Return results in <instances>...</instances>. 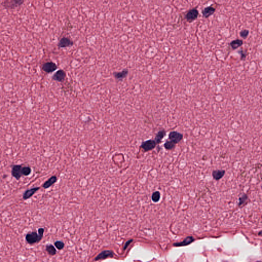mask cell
I'll return each mask as SVG.
<instances>
[{
	"mask_svg": "<svg viewBox=\"0 0 262 262\" xmlns=\"http://www.w3.org/2000/svg\"><path fill=\"white\" fill-rule=\"evenodd\" d=\"M243 44V41L239 39L232 40L230 43V45L231 46L232 49L234 50H236L238 48H239L241 46H242Z\"/></svg>",
	"mask_w": 262,
	"mask_h": 262,
	"instance_id": "18",
	"label": "cell"
},
{
	"mask_svg": "<svg viewBox=\"0 0 262 262\" xmlns=\"http://www.w3.org/2000/svg\"><path fill=\"white\" fill-rule=\"evenodd\" d=\"M56 181H57V177L56 176H53L43 184V187L45 189H48L49 187H51L53 184H54Z\"/></svg>",
	"mask_w": 262,
	"mask_h": 262,
	"instance_id": "16",
	"label": "cell"
},
{
	"mask_svg": "<svg viewBox=\"0 0 262 262\" xmlns=\"http://www.w3.org/2000/svg\"><path fill=\"white\" fill-rule=\"evenodd\" d=\"M216 11V9L212 6H208L204 8L202 11V14L203 17L205 18H208L209 17L214 14Z\"/></svg>",
	"mask_w": 262,
	"mask_h": 262,
	"instance_id": "10",
	"label": "cell"
},
{
	"mask_svg": "<svg viewBox=\"0 0 262 262\" xmlns=\"http://www.w3.org/2000/svg\"><path fill=\"white\" fill-rule=\"evenodd\" d=\"M164 148L167 150H171L174 149L176 146V144L174 143L173 141H167L164 144Z\"/></svg>",
	"mask_w": 262,
	"mask_h": 262,
	"instance_id": "20",
	"label": "cell"
},
{
	"mask_svg": "<svg viewBox=\"0 0 262 262\" xmlns=\"http://www.w3.org/2000/svg\"><path fill=\"white\" fill-rule=\"evenodd\" d=\"M24 167L22 165H13L11 169V174L17 180H19L23 176H25Z\"/></svg>",
	"mask_w": 262,
	"mask_h": 262,
	"instance_id": "3",
	"label": "cell"
},
{
	"mask_svg": "<svg viewBox=\"0 0 262 262\" xmlns=\"http://www.w3.org/2000/svg\"><path fill=\"white\" fill-rule=\"evenodd\" d=\"M160 199V193L159 192H154L152 196V200L154 202H158Z\"/></svg>",
	"mask_w": 262,
	"mask_h": 262,
	"instance_id": "21",
	"label": "cell"
},
{
	"mask_svg": "<svg viewBox=\"0 0 262 262\" xmlns=\"http://www.w3.org/2000/svg\"><path fill=\"white\" fill-rule=\"evenodd\" d=\"M249 31L247 29H244L240 31V35L243 39H246L249 35Z\"/></svg>",
	"mask_w": 262,
	"mask_h": 262,
	"instance_id": "22",
	"label": "cell"
},
{
	"mask_svg": "<svg viewBox=\"0 0 262 262\" xmlns=\"http://www.w3.org/2000/svg\"><path fill=\"white\" fill-rule=\"evenodd\" d=\"M73 44V42L69 38H63L58 43V46L61 48H66L72 46Z\"/></svg>",
	"mask_w": 262,
	"mask_h": 262,
	"instance_id": "11",
	"label": "cell"
},
{
	"mask_svg": "<svg viewBox=\"0 0 262 262\" xmlns=\"http://www.w3.org/2000/svg\"><path fill=\"white\" fill-rule=\"evenodd\" d=\"M199 15V11L196 8L192 9L187 11L185 19H187V21L189 23H192L194 21L196 20L198 17Z\"/></svg>",
	"mask_w": 262,
	"mask_h": 262,
	"instance_id": "4",
	"label": "cell"
},
{
	"mask_svg": "<svg viewBox=\"0 0 262 262\" xmlns=\"http://www.w3.org/2000/svg\"><path fill=\"white\" fill-rule=\"evenodd\" d=\"M66 73L64 71L60 70L57 71L54 75H53V78L54 80L60 82H62L64 81L66 78Z\"/></svg>",
	"mask_w": 262,
	"mask_h": 262,
	"instance_id": "12",
	"label": "cell"
},
{
	"mask_svg": "<svg viewBox=\"0 0 262 262\" xmlns=\"http://www.w3.org/2000/svg\"><path fill=\"white\" fill-rule=\"evenodd\" d=\"M156 144V141L154 140H148L143 142L141 144V147L144 151L148 152L154 149Z\"/></svg>",
	"mask_w": 262,
	"mask_h": 262,
	"instance_id": "5",
	"label": "cell"
},
{
	"mask_svg": "<svg viewBox=\"0 0 262 262\" xmlns=\"http://www.w3.org/2000/svg\"><path fill=\"white\" fill-rule=\"evenodd\" d=\"M46 250L48 252V254L51 255H54L56 253L55 247L52 244L47 245L46 246Z\"/></svg>",
	"mask_w": 262,
	"mask_h": 262,
	"instance_id": "19",
	"label": "cell"
},
{
	"mask_svg": "<svg viewBox=\"0 0 262 262\" xmlns=\"http://www.w3.org/2000/svg\"><path fill=\"white\" fill-rule=\"evenodd\" d=\"M43 70L47 73H51L56 70L57 66L53 62H47L43 66Z\"/></svg>",
	"mask_w": 262,
	"mask_h": 262,
	"instance_id": "8",
	"label": "cell"
},
{
	"mask_svg": "<svg viewBox=\"0 0 262 262\" xmlns=\"http://www.w3.org/2000/svg\"><path fill=\"white\" fill-rule=\"evenodd\" d=\"M133 240H129V241H128L127 242L125 243V245H124V249L125 250L126 249V248L129 246V245H130L131 243L132 242Z\"/></svg>",
	"mask_w": 262,
	"mask_h": 262,
	"instance_id": "25",
	"label": "cell"
},
{
	"mask_svg": "<svg viewBox=\"0 0 262 262\" xmlns=\"http://www.w3.org/2000/svg\"><path fill=\"white\" fill-rule=\"evenodd\" d=\"M113 253L112 251H111L110 250H105V251H103L102 252L100 253L99 255L95 257V261H98V260H103V259H107V257H113Z\"/></svg>",
	"mask_w": 262,
	"mask_h": 262,
	"instance_id": "9",
	"label": "cell"
},
{
	"mask_svg": "<svg viewBox=\"0 0 262 262\" xmlns=\"http://www.w3.org/2000/svg\"><path fill=\"white\" fill-rule=\"evenodd\" d=\"M24 2V0H4L1 3L3 7L7 9H14L20 7Z\"/></svg>",
	"mask_w": 262,
	"mask_h": 262,
	"instance_id": "2",
	"label": "cell"
},
{
	"mask_svg": "<svg viewBox=\"0 0 262 262\" xmlns=\"http://www.w3.org/2000/svg\"><path fill=\"white\" fill-rule=\"evenodd\" d=\"M40 189V187H33L30 189H28L24 193L23 195V199L24 200H27L28 199L30 198L33 195L35 194V193L38 192L39 189Z\"/></svg>",
	"mask_w": 262,
	"mask_h": 262,
	"instance_id": "7",
	"label": "cell"
},
{
	"mask_svg": "<svg viewBox=\"0 0 262 262\" xmlns=\"http://www.w3.org/2000/svg\"><path fill=\"white\" fill-rule=\"evenodd\" d=\"M195 239L194 238L192 237H187L186 239H185L181 243H175L174 245L175 246H187L188 245L191 244L192 242L194 241Z\"/></svg>",
	"mask_w": 262,
	"mask_h": 262,
	"instance_id": "14",
	"label": "cell"
},
{
	"mask_svg": "<svg viewBox=\"0 0 262 262\" xmlns=\"http://www.w3.org/2000/svg\"><path fill=\"white\" fill-rule=\"evenodd\" d=\"M166 135V132L164 130H162L159 131L158 133L157 134L155 141H156L157 144H159L161 142L162 139H163L164 137Z\"/></svg>",
	"mask_w": 262,
	"mask_h": 262,
	"instance_id": "17",
	"label": "cell"
},
{
	"mask_svg": "<svg viewBox=\"0 0 262 262\" xmlns=\"http://www.w3.org/2000/svg\"><path fill=\"white\" fill-rule=\"evenodd\" d=\"M45 229L40 228L38 229V234L35 232H29L26 235L25 239L29 244H34L40 242L43 238Z\"/></svg>",
	"mask_w": 262,
	"mask_h": 262,
	"instance_id": "1",
	"label": "cell"
},
{
	"mask_svg": "<svg viewBox=\"0 0 262 262\" xmlns=\"http://www.w3.org/2000/svg\"><path fill=\"white\" fill-rule=\"evenodd\" d=\"M239 53L240 56H241V60H244L245 58H246V55H247V53H246V51L240 50L239 51Z\"/></svg>",
	"mask_w": 262,
	"mask_h": 262,
	"instance_id": "24",
	"label": "cell"
},
{
	"mask_svg": "<svg viewBox=\"0 0 262 262\" xmlns=\"http://www.w3.org/2000/svg\"><path fill=\"white\" fill-rule=\"evenodd\" d=\"M225 174V171L224 170L218 169V170H215L214 171H213L212 173V175L214 179L216 180H219L223 178V177L224 176Z\"/></svg>",
	"mask_w": 262,
	"mask_h": 262,
	"instance_id": "13",
	"label": "cell"
},
{
	"mask_svg": "<svg viewBox=\"0 0 262 262\" xmlns=\"http://www.w3.org/2000/svg\"><path fill=\"white\" fill-rule=\"evenodd\" d=\"M169 137L171 141H173L175 144H178L181 141L183 136L181 133L177 132L176 131H173L169 134Z\"/></svg>",
	"mask_w": 262,
	"mask_h": 262,
	"instance_id": "6",
	"label": "cell"
},
{
	"mask_svg": "<svg viewBox=\"0 0 262 262\" xmlns=\"http://www.w3.org/2000/svg\"><path fill=\"white\" fill-rule=\"evenodd\" d=\"M54 245L58 250H62L64 247V243L61 241H56L54 243Z\"/></svg>",
	"mask_w": 262,
	"mask_h": 262,
	"instance_id": "23",
	"label": "cell"
},
{
	"mask_svg": "<svg viewBox=\"0 0 262 262\" xmlns=\"http://www.w3.org/2000/svg\"><path fill=\"white\" fill-rule=\"evenodd\" d=\"M128 74V70L127 69H124L121 72H115L114 73V76L116 79L118 81H121L126 77V75Z\"/></svg>",
	"mask_w": 262,
	"mask_h": 262,
	"instance_id": "15",
	"label": "cell"
}]
</instances>
